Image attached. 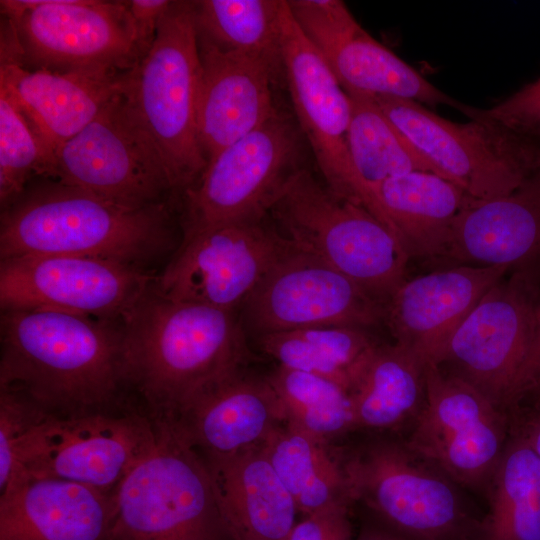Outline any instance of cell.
I'll list each match as a JSON object with an SVG mask.
<instances>
[{
	"mask_svg": "<svg viewBox=\"0 0 540 540\" xmlns=\"http://www.w3.org/2000/svg\"><path fill=\"white\" fill-rule=\"evenodd\" d=\"M172 420L197 451L205 456H224L264 444L285 423V416L268 379L241 371Z\"/></svg>",
	"mask_w": 540,
	"mask_h": 540,
	"instance_id": "24",
	"label": "cell"
},
{
	"mask_svg": "<svg viewBox=\"0 0 540 540\" xmlns=\"http://www.w3.org/2000/svg\"><path fill=\"white\" fill-rule=\"evenodd\" d=\"M466 116L497 124L540 146V78L488 109L463 106Z\"/></svg>",
	"mask_w": 540,
	"mask_h": 540,
	"instance_id": "36",
	"label": "cell"
},
{
	"mask_svg": "<svg viewBox=\"0 0 540 540\" xmlns=\"http://www.w3.org/2000/svg\"><path fill=\"white\" fill-rule=\"evenodd\" d=\"M520 433L540 459V409Z\"/></svg>",
	"mask_w": 540,
	"mask_h": 540,
	"instance_id": "40",
	"label": "cell"
},
{
	"mask_svg": "<svg viewBox=\"0 0 540 540\" xmlns=\"http://www.w3.org/2000/svg\"><path fill=\"white\" fill-rule=\"evenodd\" d=\"M504 409L466 380L425 365V401L407 447L456 484L488 488L508 441Z\"/></svg>",
	"mask_w": 540,
	"mask_h": 540,
	"instance_id": "13",
	"label": "cell"
},
{
	"mask_svg": "<svg viewBox=\"0 0 540 540\" xmlns=\"http://www.w3.org/2000/svg\"><path fill=\"white\" fill-rule=\"evenodd\" d=\"M267 379L280 400L286 424L327 444L357 429L351 393L339 384L282 366Z\"/></svg>",
	"mask_w": 540,
	"mask_h": 540,
	"instance_id": "34",
	"label": "cell"
},
{
	"mask_svg": "<svg viewBox=\"0 0 540 540\" xmlns=\"http://www.w3.org/2000/svg\"><path fill=\"white\" fill-rule=\"evenodd\" d=\"M487 489L475 540H540V459L521 433L508 438Z\"/></svg>",
	"mask_w": 540,
	"mask_h": 540,
	"instance_id": "31",
	"label": "cell"
},
{
	"mask_svg": "<svg viewBox=\"0 0 540 540\" xmlns=\"http://www.w3.org/2000/svg\"><path fill=\"white\" fill-rule=\"evenodd\" d=\"M540 380V323L532 351L522 374L518 396L527 389L536 387ZM517 396V397H518Z\"/></svg>",
	"mask_w": 540,
	"mask_h": 540,
	"instance_id": "39",
	"label": "cell"
},
{
	"mask_svg": "<svg viewBox=\"0 0 540 540\" xmlns=\"http://www.w3.org/2000/svg\"><path fill=\"white\" fill-rule=\"evenodd\" d=\"M113 512V494L62 479H25L0 493V540H107Z\"/></svg>",
	"mask_w": 540,
	"mask_h": 540,
	"instance_id": "23",
	"label": "cell"
},
{
	"mask_svg": "<svg viewBox=\"0 0 540 540\" xmlns=\"http://www.w3.org/2000/svg\"><path fill=\"white\" fill-rule=\"evenodd\" d=\"M154 422V447L113 492L107 540H231L204 457L173 420Z\"/></svg>",
	"mask_w": 540,
	"mask_h": 540,
	"instance_id": "5",
	"label": "cell"
},
{
	"mask_svg": "<svg viewBox=\"0 0 540 540\" xmlns=\"http://www.w3.org/2000/svg\"><path fill=\"white\" fill-rule=\"evenodd\" d=\"M199 84L193 1H172L152 46L123 75V92L164 161L177 203L207 166L198 140Z\"/></svg>",
	"mask_w": 540,
	"mask_h": 540,
	"instance_id": "4",
	"label": "cell"
},
{
	"mask_svg": "<svg viewBox=\"0 0 540 540\" xmlns=\"http://www.w3.org/2000/svg\"><path fill=\"white\" fill-rule=\"evenodd\" d=\"M1 57L28 69L118 76L144 56L125 1L1 0Z\"/></svg>",
	"mask_w": 540,
	"mask_h": 540,
	"instance_id": "6",
	"label": "cell"
},
{
	"mask_svg": "<svg viewBox=\"0 0 540 540\" xmlns=\"http://www.w3.org/2000/svg\"><path fill=\"white\" fill-rule=\"evenodd\" d=\"M262 445L231 455L204 456L231 540H287L296 524V504Z\"/></svg>",
	"mask_w": 540,
	"mask_h": 540,
	"instance_id": "25",
	"label": "cell"
},
{
	"mask_svg": "<svg viewBox=\"0 0 540 540\" xmlns=\"http://www.w3.org/2000/svg\"><path fill=\"white\" fill-rule=\"evenodd\" d=\"M155 278L151 270L99 258L11 257L0 259V306L121 320Z\"/></svg>",
	"mask_w": 540,
	"mask_h": 540,
	"instance_id": "15",
	"label": "cell"
},
{
	"mask_svg": "<svg viewBox=\"0 0 540 540\" xmlns=\"http://www.w3.org/2000/svg\"><path fill=\"white\" fill-rule=\"evenodd\" d=\"M0 59V89L21 110L53 160L57 148L91 123L123 88L125 73H59Z\"/></svg>",
	"mask_w": 540,
	"mask_h": 540,
	"instance_id": "22",
	"label": "cell"
},
{
	"mask_svg": "<svg viewBox=\"0 0 540 540\" xmlns=\"http://www.w3.org/2000/svg\"><path fill=\"white\" fill-rule=\"evenodd\" d=\"M0 388L44 411L119 409L128 387L121 320L45 309L1 310Z\"/></svg>",
	"mask_w": 540,
	"mask_h": 540,
	"instance_id": "1",
	"label": "cell"
},
{
	"mask_svg": "<svg viewBox=\"0 0 540 540\" xmlns=\"http://www.w3.org/2000/svg\"><path fill=\"white\" fill-rule=\"evenodd\" d=\"M373 99L436 174L471 198L510 194L540 172V146L497 124L477 118L456 123L411 100Z\"/></svg>",
	"mask_w": 540,
	"mask_h": 540,
	"instance_id": "11",
	"label": "cell"
},
{
	"mask_svg": "<svg viewBox=\"0 0 540 540\" xmlns=\"http://www.w3.org/2000/svg\"><path fill=\"white\" fill-rule=\"evenodd\" d=\"M172 1L168 0H130L125 1L133 22L138 44L144 53L152 46L159 23Z\"/></svg>",
	"mask_w": 540,
	"mask_h": 540,
	"instance_id": "38",
	"label": "cell"
},
{
	"mask_svg": "<svg viewBox=\"0 0 540 540\" xmlns=\"http://www.w3.org/2000/svg\"><path fill=\"white\" fill-rule=\"evenodd\" d=\"M349 507L330 508L296 522L287 540H351Z\"/></svg>",
	"mask_w": 540,
	"mask_h": 540,
	"instance_id": "37",
	"label": "cell"
},
{
	"mask_svg": "<svg viewBox=\"0 0 540 540\" xmlns=\"http://www.w3.org/2000/svg\"><path fill=\"white\" fill-rule=\"evenodd\" d=\"M540 323V309L518 280L498 282L449 339L437 365L505 409L518 388Z\"/></svg>",
	"mask_w": 540,
	"mask_h": 540,
	"instance_id": "16",
	"label": "cell"
},
{
	"mask_svg": "<svg viewBox=\"0 0 540 540\" xmlns=\"http://www.w3.org/2000/svg\"><path fill=\"white\" fill-rule=\"evenodd\" d=\"M258 336L328 326L366 328L384 316V304L312 254L291 248L243 304Z\"/></svg>",
	"mask_w": 540,
	"mask_h": 540,
	"instance_id": "18",
	"label": "cell"
},
{
	"mask_svg": "<svg viewBox=\"0 0 540 540\" xmlns=\"http://www.w3.org/2000/svg\"><path fill=\"white\" fill-rule=\"evenodd\" d=\"M305 37L330 67L347 94L389 96L430 106L463 104L427 81L374 39L340 0H286Z\"/></svg>",
	"mask_w": 540,
	"mask_h": 540,
	"instance_id": "19",
	"label": "cell"
},
{
	"mask_svg": "<svg viewBox=\"0 0 540 540\" xmlns=\"http://www.w3.org/2000/svg\"><path fill=\"white\" fill-rule=\"evenodd\" d=\"M269 213L294 247L324 261L384 305L406 280L409 254L399 239L307 168L289 181Z\"/></svg>",
	"mask_w": 540,
	"mask_h": 540,
	"instance_id": "7",
	"label": "cell"
},
{
	"mask_svg": "<svg viewBox=\"0 0 540 540\" xmlns=\"http://www.w3.org/2000/svg\"><path fill=\"white\" fill-rule=\"evenodd\" d=\"M290 248L264 220L215 226L182 239L154 286L175 301L234 312Z\"/></svg>",
	"mask_w": 540,
	"mask_h": 540,
	"instance_id": "14",
	"label": "cell"
},
{
	"mask_svg": "<svg viewBox=\"0 0 540 540\" xmlns=\"http://www.w3.org/2000/svg\"><path fill=\"white\" fill-rule=\"evenodd\" d=\"M200 84L198 140L207 164L229 145L257 129L279 109L273 84L284 76L271 60L222 50L198 37Z\"/></svg>",
	"mask_w": 540,
	"mask_h": 540,
	"instance_id": "20",
	"label": "cell"
},
{
	"mask_svg": "<svg viewBox=\"0 0 540 540\" xmlns=\"http://www.w3.org/2000/svg\"><path fill=\"white\" fill-rule=\"evenodd\" d=\"M353 501L411 540H475L473 520L455 482L405 443L377 441L344 461Z\"/></svg>",
	"mask_w": 540,
	"mask_h": 540,
	"instance_id": "10",
	"label": "cell"
},
{
	"mask_svg": "<svg viewBox=\"0 0 540 540\" xmlns=\"http://www.w3.org/2000/svg\"><path fill=\"white\" fill-rule=\"evenodd\" d=\"M258 341L279 366L323 377L350 393L378 346L364 328L350 326L269 333Z\"/></svg>",
	"mask_w": 540,
	"mask_h": 540,
	"instance_id": "30",
	"label": "cell"
},
{
	"mask_svg": "<svg viewBox=\"0 0 540 540\" xmlns=\"http://www.w3.org/2000/svg\"><path fill=\"white\" fill-rule=\"evenodd\" d=\"M281 48L294 117L325 185L339 197L364 207L382 223L380 212L358 179L349 154L350 98L296 24L286 0L281 15Z\"/></svg>",
	"mask_w": 540,
	"mask_h": 540,
	"instance_id": "17",
	"label": "cell"
},
{
	"mask_svg": "<svg viewBox=\"0 0 540 540\" xmlns=\"http://www.w3.org/2000/svg\"><path fill=\"white\" fill-rule=\"evenodd\" d=\"M356 540H411L388 528L364 529Z\"/></svg>",
	"mask_w": 540,
	"mask_h": 540,
	"instance_id": "41",
	"label": "cell"
},
{
	"mask_svg": "<svg viewBox=\"0 0 540 540\" xmlns=\"http://www.w3.org/2000/svg\"><path fill=\"white\" fill-rule=\"evenodd\" d=\"M262 447L304 516L354 502L344 461L328 450L327 443L283 423Z\"/></svg>",
	"mask_w": 540,
	"mask_h": 540,
	"instance_id": "28",
	"label": "cell"
},
{
	"mask_svg": "<svg viewBox=\"0 0 540 540\" xmlns=\"http://www.w3.org/2000/svg\"><path fill=\"white\" fill-rule=\"evenodd\" d=\"M121 327L128 387L153 420L175 418L241 372L248 358L233 311L175 301L154 285L121 319Z\"/></svg>",
	"mask_w": 540,
	"mask_h": 540,
	"instance_id": "2",
	"label": "cell"
},
{
	"mask_svg": "<svg viewBox=\"0 0 540 540\" xmlns=\"http://www.w3.org/2000/svg\"><path fill=\"white\" fill-rule=\"evenodd\" d=\"M306 145L295 117L278 110L222 150L178 201L182 239L215 226L264 220L306 168Z\"/></svg>",
	"mask_w": 540,
	"mask_h": 540,
	"instance_id": "9",
	"label": "cell"
},
{
	"mask_svg": "<svg viewBox=\"0 0 540 540\" xmlns=\"http://www.w3.org/2000/svg\"><path fill=\"white\" fill-rule=\"evenodd\" d=\"M389 230L408 254L441 255L458 213L470 196L455 183L431 172L389 178L375 191Z\"/></svg>",
	"mask_w": 540,
	"mask_h": 540,
	"instance_id": "27",
	"label": "cell"
},
{
	"mask_svg": "<svg viewBox=\"0 0 540 540\" xmlns=\"http://www.w3.org/2000/svg\"><path fill=\"white\" fill-rule=\"evenodd\" d=\"M51 178L129 208L177 204L164 161L123 88L57 148Z\"/></svg>",
	"mask_w": 540,
	"mask_h": 540,
	"instance_id": "12",
	"label": "cell"
},
{
	"mask_svg": "<svg viewBox=\"0 0 540 540\" xmlns=\"http://www.w3.org/2000/svg\"><path fill=\"white\" fill-rule=\"evenodd\" d=\"M54 160L11 97L0 89V204L36 178H51Z\"/></svg>",
	"mask_w": 540,
	"mask_h": 540,
	"instance_id": "35",
	"label": "cell"
},
{
	"mask_svg": "<svg viewBox=\"0 0 540 540\" xmlns=\"http://www.w3.org/2000/svg\"><path fill=\"white\" fill-rule=\"evenodd\" d=\"M284 0L193 1L198 37L232 52L267 58L283 67Z\"/></svg>",
	"mask_w": 540,
	"mask_h": 540,
	"instance_id": "33",
	"label": "cell"
},
{
	"mask_svg": "<svg viewBox=\"0 0 540 540\" xmlns=\"http://www.w3.org/2000/svg\"><path fill=\"white\" fill-rule=\"evenodd\" d=\"M540 249V172L514 192L469 198L452 223L443 254L477 266L510 267Z\"/></svg>",
	"mask_w": 540,
	"mask_h": 540,
	"instance_id": "26",
	"label": "cell"
},
{
	"mask_svg": "<svg viewBox=\"0 0 540 540\" xmlns=\"http://www.w3.org/2000/svg\"><path fill=\"white\" fill-rule=\"evenodd\" d=\"M536 387H538V388L540 389V380H539V382H538V384H537Z\"/></svg>",
	"mask_w": 540,
	"mask_h": 540,
	"instance_id": "42",
	"label": "cell"
},
{
	"mask_svg": "<svg viewBox=\"0 0 540 540\" xmlns=\"http://www.w3.org/2000/svg\"><path fill=\"white\" fill-rule=\"evenodd\" d=\"M348 96L351 117L347 144L351 161L358 179L373 199L383 224L388 228L375 196L378 186L398 175L415 171L436 174V171L373 98Z\"/></svg>",
	"mask_w": 540,
	"mask_h": 540,
	"instance_id": "32",
	"label": "cell"
},
{
	"mask_svg": "<svg viewBox=\"0 0 540 540\" xmlns=\"http://www.w3.org/2000/svg\"><path fill=\"white\" fill-rule=\"evenodd\" d=\"M507 269L461 265L405 280L384 305L395 343L438 364L455 330Z\"/></svg>",
	"mask_w": 540,
	"mask_h": 540,
	"instance_id": "21",
	"label": "cell"
},
{
	"mask_svg": "<svg viewBox=\"0 0 540 540\" xmlns=\"http://www.w3.org/2000/svg\"><path fill=\"white\" fill-rule=\"evenodd\" d=\"M175 202L129 208L36 178L1 208L0 259L70 255L150 270L175 244Z\"/></svg>",
	"mask_w": 540,
	"mask_h": 540,
	"instance_id": "3",
	"label": "cell"
},
{
	"mask_svg": "<svg viewBox=\"0 0 540 540\" xmlns=\"http://www.w3.org/2000/svg\"><path fill=\"white\" fill-rule=\"evenodd\" d=\"M425 365L397 343L378 345L351 392L356 428L414 422L425 401Z\"/></svg>",
	"mask_w": 540,
	"mask_h": 540,
	"instance_id": "29",
	"label": "cell"
},
{
	"mask_svg": "<svg viewBox=\"0 0 540 540\" xmlns=\"http://www.w3.org/2000/svg\"><path fill=\"white\" fill-rule=\"evenodd\" d=\"M156 440L148 414L115 409L64 416L31 401L13 448V476L1 492L25 479L55 478L113 494Z\"/></svg>",
	"mask_w": 540,
	"mask_h": 540,
	"instance_id": "8",
	"label": "cell"
}]
</instances>
